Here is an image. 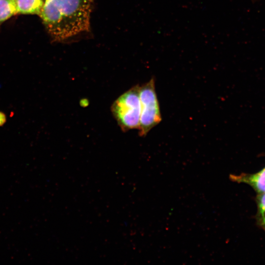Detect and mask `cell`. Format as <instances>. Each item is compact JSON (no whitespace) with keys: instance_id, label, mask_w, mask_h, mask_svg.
<instances>
[{"instance_id":"cell-1","label":"cell","mask_w":265,"mask_h":265,"mask_svg":"<svg viewBox=\"0 0 265 265\" xmlns=\"http://www.w3.org/2000/svg\"><path fill=\"white\" fill-rule=\"evenodd\" d=\"M91 0H46L39 14L51 35L64 40L89 29Z\"/></svg>"},{"instance_id":"cell-2","label":"cell","mask_w":265,"mask_h":265,"mask_svg":"<svg viewBox=\"0 0 265 265\" xmlns=\"http://www.w3.org/2000/svg\"><path fill=\"white\" fill-rule=\"evenodd\" d=\"M140 85L136 84L119 96L110 110L122 132L138 129L140 116Z\"/></svg>"},{"instance_id":"cell-3","label":"cell","mask_w":265,"mask_h":265,"mask_svg":"<svg viewBox=\"0 0 265 265\" xmlns=\"http://www.w3.org/2000/svg\"><path fill=\"white\" fill-rule=\"evenodd\" d=\"M140 116L139 135L145 136L150 130L161 121L159 103L155 89V80L140 86Z\"/></svg>"},{"instance_id":"cell-4","label":"cell","mask_w":265,"mask_h":265,"mask_svg":"<svg viewBox=\"0 0 265 265\" xmlns=\"http://www.w3.org/2000/svg\"><path fill=\"white\" fill-rule=\"evenodd\" d=\"M229 179L232 182L249 185L258 194L265 192V166L254 174H231Z\"/></svg>"},{"instance_id":"cell-5","label":"cell","mask_w":265,"mask_h":265,"mask_svg":"<svg viewBox=\"0 0 265 265\" xmlns=\"http://www.w3.org/2000/svg\"><path fill=\"white\" fill-rule=\"evenodd\" d=\"M18 13L40 14L44 3L43 0H14Z\"/></svg>"},{"instance_id":"cell-6","label":"cell","mask_w":265,"mask_h":265,"mask_svg":"<svg viewBox=\"0 0 265 265\" xmlns=\"http://www.w3.org/2000/svg\"><path fill=\"white\" fill-rule=\"evenodd\" d=\"M18 13L14 0H0V25Z\"/></svg>"},{"instance_id":"cell-7","label":"cell","mask_w":265,"mask_h":265,"mask_svg":"<svg viewBox=\"0 0 265 265\" xmlns=\"http://www.w3.org/2000/svg\"><path fill=\"white\" fill-rule=\"evenodd\" d=\"M256 201L257 205V222L265 232V192L258 194Z\"/></svg>"},{"instance_id":"cell-8","label":"cell","mask_w":265,"mask_h":265,"mask_svg":"<svg viewBox=\"0 0 265 265\" xmlns=\"http://www.w3.org/2000/svg\"><path fill=\"white\" fill-rule=\"evenodd\" d=\"M6 121V116L5 114L0 111V127L3 126Z\"/></svg>"}]
</instances>
